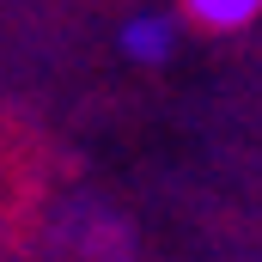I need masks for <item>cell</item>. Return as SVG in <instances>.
I'll use <instances>...</instances> for the list:
<instances>
[{
  "label": "cell",
  "instance_id": "obj_1",
  "mask_svg": "<svg viewBox=\"0 0 262 262\" xmlns=\"http://www.w3.org/2000/svg\"><path fill=\"white\" fill-rule=\"evenodd\" d=\"M183 6H128L116 25V49L134 67H171L183 49Z\"/></svg>",
  "mask_w": 262,
  "mask_h": 262
},
{
  "label": "cell",
  "instance_id": "obj_2",
  "mask_svg": "<svg viewBox=\"0 0 262 262\" xmlns=\"http://www.w3.org/2000/svg\"><path fill=\"white\" fill-rule=\"evenodd\" d=\"M177 6L195 31H213V37H238L262 18V0H177Z\"/></svg>",
  "mask_w": 262,
  "mask_h": 262
},
{
  "label": "cell",
  "instance_id": "obj_3",
  "mask_svg": "<svg viewBox=\"0 0 262 262\" xmlns=\"http://www.w3.org/2000/svg\"><path fill=\"white\" fill-rule=\"evenodd\" d=\"M256 262H262V256H256Z\"/></svg>",
  "mask_w": 262,
  "mask_h": 262
}]
</instances>
